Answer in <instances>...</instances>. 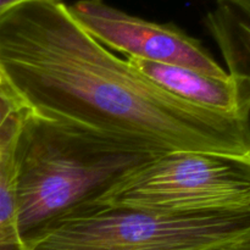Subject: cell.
Masks as SVG:
<instances>
[{
	"mask_svg": "<svg viewBox=\"0 0 250 250\" xmlns=\"http://www.w3.org/2000/svg\"><path fill=\"white\" fill-rule=\"evenodd\" d=\"M250 237V205L175 214L89 203L24 239L27 250H207Z\"/></svg>",
	"mask_w": 250,
	"mask_h": 250,
	"instance_id": "obj_3",
	"label": "cell"
},
{
	"mask_svg": "<svg viewBox=\"0 0 250 250\" xmlns=\"http://www.w3.org/2000/svg\"><path fill=\"white\" fill-rule=\"evenodd\" d=\"M153 154L92 136L29 111L14 150L22 238L94 202Z\"/></svg>",
	"mask_w": 250,
	"mask_h": 250,
	"instance_id": "obj_2",
	"label": "cell"
},
{
	"mask_svg": "<svg viewBox=\"0 0 250 250\" xmlns=\"http://www.w3.org/2000/svg\"><path fill=\"white\" fill-rule=\"evenodd\" d=\"M204 24L232 77L243 81L249 102L241 117L250 151V0H214Z\"/></svg>",
	"mask_w": 250,
	"mask_h": 250,
	"instance_id": "obj_7",
	"label": "cell"
},
{
	"mask_svg": "<svg viewBox=\"0 0 250 250\" xmlns=\"http://www.w3.org/2000/svg\"><path fill=\"white\" fill-rule=\"evenodd\" d=\"M0 68L36 116L153 155L250 156L238 117L150 82L90 37L65 2H26L0 17Z\"/></svg>",
	"mask_w": 250,
	"mask_h": 250,
	"instance_id": "obj_1",
	"label": "cell"
},
{
	"mask_svg": "<svg viewBox=\"0 0 250 250\" xmlns=\"http://www.w3.org/2000/svg\"><path fill=\"white\" fill-rule=\"evenodd\" d=\"M67 7L76 22L109 50L127 58L192 68L212 77L229 76L202 42L176 24L141 19L104 0H77Z\"/></svg>",
	"mask_w": 250,
	"mask_h": 250,
	"instance_id": "obj_5",
	"label": "cell"
},
{
	"mask_svg": "<svg viewBox=\"0 0 250 250\" xmlns=\"http://www.w3.org/2000/svg\"><path fill=\"white\" fill-rule=\"evenodd\" d=\"M126 60L137 72L180 99L241 120L248 97L238 78L231 75L225 78L212 77L192 68L142 59Z\"/></svg>",
	"mask_w": 250,
	"mask_h": 250,
	"instance_id": "obj_6",
	"label": "cell"
},
{
	"mask_svg": "<svg viewBox=\"0 0 250 250\" xmlns=\"http://www.w3.org/2000/svg\"><path fill=\"white\" fill-rule=\"evenodd\" d=\"M17 141V139H16ZM15 143L0 149V250H27L17 216L15 189Z\"/></svg>",
	"mask_w": 250,
	"mask_h": 250,
	"instance_id": "obj_8",
	"label": "cell"
},
{
	"mask_svg": "<svg viewBox=\"0 0 250 250\" xmlns=\"http://www.w3.org/2000/svg\"><path fill=\"white\" fill-rule=\"evenodd\" d=\"M114 208L202 214L250 205V156L171 151L132 168L94 200Z\"/></svg>",
	"mask_w": 250,
	"mask_h": 250,
	"instance_id": "obj_4",
	"label": "cell"
},
{
	"mask_svg": "<svg viewBox=\"0 0 250 250\" xmlns=\"http://www.w3.org/2000/svg\"><path fill=\"white\" fill-rule=\"evenodd\" d=\"M31 1H42V0H0V17L9 12L10 10L20 6L22 4ZM46 1H60L63 2V0H46Z\"/></svg>",
	"mask_w": 250,
	"mask_h": 250,
	"instance_id": "obj_10",
	"label": "cell"
},
{
	"mask_svg": "<svg viewBox=\"0 0 250 250\" xmlns=\"http://www.w3.org/2000/svg\"><path fill=\"white\" fill-rule=\"evenodd\" d=\"M207 250H250V237L241 239V241L232 242V243L224 244V246L215 247Z\"/></svg>",
	"mask_w": 250,
	"mask_h": 250,
	"instance_id": "obj_11",
	"label": "cell"
},
{
	"mask_svg": "<svg viewBox=\"0 0 250 250\" xmlns=\"http://www.w3.org/2000/svg\"><path fill=\"white\" fill-rule=\"evenodd\" d=\"M0 93H9V94H16V93L14 92V89H12L11 85H10L9 81H7L6 77H5V75H4V72L1 71V68H0Z\"/></svg>",
	"mask_w": 250,
	"mask_h": 250,
	"instance_id": "obj_12",
	"label": "cell"
},
{
	"mask_svg": "<svg viewBox=\"0 0 250 250\" xmlns=\"http://www.w3.org/2000/svg\"><path fill=\"white\" fill-rule=\"evenodd\" d=\"M29 110L16 94L0 93V149L15 143Z\"/></svg>",
	"mask_w": 250,
	"mask_h": 250,
	"instance_id": "obj_9",
	"label": "cell"
}]
</instances>
